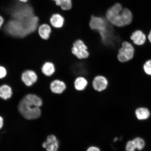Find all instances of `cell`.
Segmentation results:
<instances>
[{"label": "cell", "mask_w": 151, "mask_h": 151, "mask_svg": "<svg viewBox=\"0 0 151 151\" xmlns=\"http://www.w3.org/2000/svg\"><path fill=\"white\" fill-rule=\"evenodd\" d=\"M135 114L137 118L139 120H146L150 115L149 109L145 107H140L136 109Z\"/></svg>", "instance_id": "cell-15"}, {"label": "cell", "mask_w": 151, "mask_h": 151, "mask_svg": "<svg viewBox=\"0 0 151 151\" xmlns=\"http://www.w3.org/2000/svg\"><path fill=\"white\" fill-rule=\"evenodd\" d=\"M143 72L147 76L151 77V59L146 60L143 64Z\"/></svg>", "instance_id": "cell-20"}, {"label": "cell", "mask_w": 151, "mask_h": 151, "mask_svg": "<svg viewBox=\"0 0 151 151\" xmlns=\"http://www.w3.org/2000/svg\"><path fill=\"white\" fill-rule=\"evenodd\" d=\"M3 125V119L2 117L0 116V129L2 128Z\"/></svg>", "instance_id": "cell-27"}, {"label": "cell", "mask_w": 151, "mask_h": 151, "mask_svg": "<svg viewBox=\"0 0 151 151\" xmlns=\"http://www.w3.org/2000/svg\"><path fill=\"white\" fill-rule=\"evenodd\" d=\"M37 32L41 39L44 40H48L52 33L51 26L46 24H41L38 28Z\"/></svg>", "instance_id": "cell-13"}, {"label": "cell", "mask_w": 151, "mask_h": 151, "mask_svg": "<svg viewBox=\"0 0 151 151\" xmlns=\"http://www.w3.org/2000/svg\"><path fill=\"white\" fill-rule=\"evenodd\" d=\"M42 71L43 74L47 76H52L55 72L56 68L52 62H46L43 65Z\"/></svg>", "instance_id": "cell-16"}, {"label": "cell", "mask_w": 151, "mask_h": 151, "mask_svg": "<svg viewBox=\"0 0 151 151\" xmlns=\"http://www.w3.org/2000/svg\"><path fill=\"white\" fill-rule=\"evenodd\" d=\"M135 54L134 46L131 42L124 41L119 49L117 55L118 61L121 63H126L133 60Z\"/></svg>", "instance_id": "cell-4"}, {"label": "cell", "mask_w": 151, "mask_h": 151, "mask_svg": "<svg viewBox=\"0 0 151 151\" xmlns=\"http://www.w3.org/2000/svg\"><path fill=\"white\" fill-rule=\"evenodd\" d=\"M86 151H101V150L98 147L92 146L89 147Z\"/></svg>", "instance_id": "cell-24"}, {"label": "cell", "mask_w": 151, "mask_h": 151, "mask_svg": "<svg viewBox=\"0 0 151 151\" xmlns=\"http://www.w3.org/2000/svg\"><path fill=\"white\" fill-rule=\"evenodd\" d=\"M108 81L104 76L101 75L96 76L92 81V86L96 91L101 92L104 91L107 87Z\"/></svg>", "instance_id": "cell-8"}, {"label": "cell", "mask_w": 151, "mask_h": 151, "mask_svg": "<svg viewBox=\"0 0 151 151\" xmlns=\"http://www.w3.org/2000/svg\"><path fill=\"white\" fill-rule=\"evenodd\" d=\"M7 73L5 68L0 66V79L3 78L6 76Z\"/></svg>", "instance_id": "cell-23"}, {"label": "cell", "mask_w": 151, "mask_h": 151, "mask_svg": "<svg viewBox=\"0 0 151 151\" xmlns=\"http://www.w3.org/2000/svg\"><path fill=\"white\" fill-rule=\"evenodd\" d=\"M55 2V4L61 7L62 10H70L73 6L72 0H52Z\"/></svg>", "instance_id": "cell-19"}, {"label": "cell", "mask_w": 151, "mask_h": 151, "mask_svg": "<svg viewBox=\"0 0 151 151\" xmlns=\"http://www.w3.org/2000/svg\"><path fill=\"white\" fill-rule=\"evenodd\" d=\"M136 149V148L133 141L128 142L126 147V151H135Z\"/></svg>", "instance_id": "cell-22"}, {"label": "cell", "mask_w": 151, "mask_h": 151, "mask_svg": "<svg viewBox=\"0 0 151 151\" xmlns=\"http://www.w3.org/2000/svg\"><path fill=\"white\" fill-rule=\"evenodd\" d=\"M123 20L125 26L129 25L133 21V16L132 11L127 8H124L122 11Z\"/></svg>", "instance_id": "cell-17"}, {"label": "cell", "mask_w": 151, "mask_h": 151, "mask_svg": "<svg viewBox=\"0 0 151 151\" xmlns=\"http://www.w3.org/2000/svg\"><path fill=\"white\" fill-rule=\"evenodd\" d=\"M67 88V86L63 81L55 79L52 81L50 84V88L52 93L60 94L63 93Z\"/></svg>", "instance_id": "cell-10"}, {"label": "cell", "mask_w": 151, "mask_h": 151, "mask_svg": "<svg viewBox=\"0 0 151 151\" xmlns=\"http://www.w3.org/2000/svg\"><path fill=\"white\" fill-rule=\"evenodd\" d=\"M110 22L105 17L94 16L92 15L89 22L91 29L98 32L102 31L106 29Z\"/></svg>", "instance_id": "cell-6"}, {"label": "cell", "mask_w": 151, "mask_h": 151, "mask_svg": "<svg viewBox=\"0 0 151 151\" xmlns=\"http://www.w3.org/2000/svg\"><path fill=\"white\" fill-rule=\"evenodd\" d=\"M50 26L55 28H61L65 22V19L59 14H53L50 19Z\"/></svg>", "instance_id": "cell-12"}, {"label": "cell", "mask_w": 151, "mask_h": 151, "mask_svg": "<svg viewBox=\"0 0 151 151\" xmlns=\"http://www.w3.org/2000/svg\"><path fill=\"white\" fill-rule=\"evenodd\" d=\"M136 148L139 150H141L144 148L145 142L143 139L140 138H137L133 140Z\"/></svg>", "instance_id": "cell-21"}, {"label": "cell", "mask_w": 151, "mask_h": 151, "mask_svg": "<svg viewBox=\"0 0 151 151\" xmlns=\"http://www.w3.org/2000/svg\"><path fill=\"white\" fill-rule=\"evenodd\" d=\"M88 49L87 46L83 41L81 39H78L73 43L71 52L79 59H86L89 56Z\"/></svg>", "instance_id": "cell-5"}, {"label": "cell", "mask_w": 151, "mask_h": 151, "mask_svg": "<svg viewBox=\"0 0 151 151\" xmlns=\"http://www.w3.org/2000/svg\"><path fill=\"white\" fill-rule=\"evenodd\" d=\"M123 8L120 3H116L107 9L106 13V18L115 27H122L125 26L122 13Z\"/></svg>", "instance_id": "cell-3"}, {"label": "cell", "mask_w": 151, "mask_h": 151, "mask_svg": "<svg viewBox=\"0 0 151 151\" xmlns=\"http://www.w3.org/2000/svg\"><path fill=\"white\" fill-rule=\"evenodd\" d=\"M4 22V19L0 15V28H1L3 25Z\"/></svg>", "instance_id": "cell-25"}, {"label": "cell", "mask_w": 151, "mask_h": 151, "mask_svg": "<svg viewBox=\"0 0 151 151\" xmlns=\"http://www.w3.org/2000/svg\"><path fill=\"white\" fill-rule=\"evenodd\" d=\"M21 2L23 3H26L28 2L29 0H19Z\"/></svg>", "instance_id": "cell-28"}, {"label": "cell", "mask_w": 151, "mask_h": 151, "mask_svg": "<svg viewBox=\"0 0 151 151\" xmlns=\"http://www.w3.org/2000/svg\"><path fill=\"white\" fill-rule=\"evenodd\" d=\"M132 44L134 46H141L147 42V36L144 32L141 30H137L133 32L130 37Z\"/></svg>", "instance_id": "cell-7"}, {"label": "cell", "mask_w": 151, "mask_h": 151, "mask_svg": "<svg viewBox=\"0 0 151 151\" xmlns=\"http://www.w3.org/2000/svg\"><path fill=\"white\" fill-rule=\"evenodd\" d=\"M42 104V100L38 96L28 94L20 101L18 109L20 114L26 119H35L41 116L40 107Z\"/></svg>", "instance_id": "cell-2"}, {"label": "cell", "mask_w": 151, "mask_h": 151, "mask_svg": "<svg viewBox=\"0 0 151 151\" xmlns=\"http://www.w3.org/2000/svg\"><path fill=\"white\" fill-rule=\"evenodd\" d=\"M74 84L76 90L78 91H82L88 86V81L84 77H78L75 79Z\"/></svg>", "instance_id": "cell-14"}, {"label": "cell", "mask_w": 151, "mask_h": 151, "mask_svg": "<svg viewBox=\"0 0 151 151\" xmlns=\"http://www.w3.org/2000/svg\"><path fill=\"white\" fill-rule=\"evenodd\" d=\"M22 79L26 86H32L37 82V76L35 72L32 70H26L22 75Z\"/></svg>", "instance_id": "cell-11"}, {"label": "cell", "mask_w": 151, "mask_h": 151, "mask_svg": "<svg viewBox=\"0 0 151 151\" xmlns=\"http://www.w3.org/2000/svg\"><path fill=\"white\" fill-rule=\"evenodd\" d=\"M43 148L47 151H58L59 147V142L55 136L53 135L47 137L46 141L42 144Z\"/></svg>", "instance_id": "cell-9"}, {"label": "cell", "mask_w": 151, "mask_h": 151, "mask_svg": "<svg viewBox=\"0 0 151 151\" xmlns=\"http://www.w3.org/2000/svg\"><path fill=\"white\" fill-rule=\"evenodd\" d=\"M40 26L37 16L26 21L9 19L1 28L6 35L15 38L22 39L37 31Z\"/></svg>", "instance_id": "cell-1"}, {"label": "cell", "mask_w": 151, "mask_h": 151, "mask_svg": "<svg viewBox=\"0 0 151 151\" xmlns=\"http://www.w3.org/2000/svg\"><path fill=\"white\" fill-rule=\"evenodd\" d=\"M147 40L151 44V30L150 32L149 33L148 35H147Z\"/></svg>", "instance_id": "cell-26"}, {"label": "cell", "mask_w": 151, "mask_h": 151, "mask_svg": "<svg viewBox=\"0 0 151 151\" xmlns=\"http://www.w3.org/2000/svg\"><path fill=\"white\" fill-rule=\"evenodd\" d=\"M12 88L7 85L0 87V97L4 100L9 99L12 96Z\"/></svg>", "instance_id": "cell-18"}]
</instances>
